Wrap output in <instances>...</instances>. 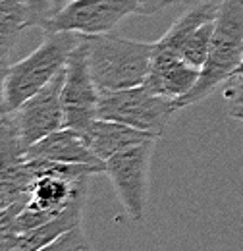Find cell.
<instances>
[{
  "label": "cell",
  "instance_id": "cell-1",
  "mask_svg": "<svg viewBox=\"0 0 243 251\" xmlns=\"http://www.w3.org/2000/svg\"><path fill=\"white\" fill-rule=\"evenodd\" d=\"M243 62V0H220L207 62L197 83L174 100L178 110L197 104L224 85Z\"/></svg>",
  "mask_w": 243,
  "mask_h": 251
},
{
  "label": "cell",
  "instance_id": "cell-2",
  "mask_svg": "<svg viewBox=\"0 0 243 251\" xmlns=\"http://www.w3.org/2000/svg\"><path fill=\"white\" fill-rule=\"evenodd\" d=\"M83 37L91 75L100 93L143 85L151 68L154 43L131 41L110 33Z\"/></svg>",
  "mask_w": 243,
  "mask_h": 251
},
{
  "label": "cell",
  "instance_id": "cell-3",
  "mask_svg": "<svg viewBox=\"0 0 243 251\" xmlns=\"http://www.w3.org/2000/svg\"><path fill=\"white\" fill-rule=\"evenodd\" d=\"M81 35L72 31L45 33L43 43L24 60L8 66L4 81V108L16 110L29 97L39 93L66 66Z\"/></svg>",
  "mask_w": 243,
  "mask_h": 251
},
{
  "label": "cell",
  "instance_id": "cell-4",
  "mask_svg": "<svg viewBox=\"0 0 243 251\" xmlns=\"http://www.w3.org/2000/svg\"><path fill=\"white\" fill-rule=\"evenodd\" d=\"M176 114L178 106L174 100L154 95L145 85L102 91L98 97V118L122 122L158 137L170 127Z\"/></svg>",
  "mask_w": 243,
  "mask_h": 251
},
{
  "label": "cell",
  "instance_id": "cell-5",
  "mask_svg": "<svg viewBox=\"0 0 243 251\" xmlns=\"http://www.w3.org/2000/svg\"><path fill=\"white\" fill-rule=\"evenodd\" d=\"M156 139L133 145L116 153L106 162V176L122 201L125 215L131 222L139 224L145 219L149 199V170Z\"/></svg>",
  "mask_w": 243,
  "mask_h": 251
},
{
  "label": "cell",
  "instance_id": "cell-6",
  "mask_svg": "<svg viewBox=\"0 0 243 251\" xmlns=\"http://www.w3.org/2000/svg\"><path fill=\"white\" fill-rule=\"evenodd\" d=\"M98 97L100 91L95 85L87 60V43L81 35V43L73 49L64 66L62 108L66 127L83 135L93 122L98 120Z\"/></svg>",
  "mask_w": 243,
  "mask_h": 251
},
{
  "label": "cell",
  "instance_id": "cell-7",
  "mask_svg": "<svg viewBox=\"0 0 243 251\" xmlns=\"http://www.w3.org/2000/svg\"><path fill=\"white\" fill-rule=\"evenodd\" d=\"M131 14H139L137 0H72L52 14L41 29L43 33L72 31L77 35H104Z\"/></svg>",
  "mask_w": 243,
  "mask_h": 251
},
{
  "label": "cell",
  "instance_id": "cell-8",
  "mask_svg": "<svg viewBox=\"0 0 243 251\" xmlns=\"http://www.w3.org/2000/svg\"><path fill=\"white\" fill-rule=\"evenodd\" d=\"M62 83H64V68L39 93L29 97L20 108L12 110L20 127V135L25 151L39 139L47 137L49 133L66 127L64 108H62Z\"/></svg>",
  "mask_w": 243,
  "mask_h": 251
},
{
  "label": "cell",
  "instance_id": "cell-9",
  "mask_svg": "<svg viewBox=\"0 0 243 251\" xmlns=\"http://www.w3.org/2000/svg\"><path fill=\"white\" fill-rule=\"evenodd\" d=\"M199 74L201 70L189 66L180 54L160 49L154 43L151 68L143 85L154 95L166 97L170 100H178L197 83Z\"/></svg>",
  "mask_w": 243,
  "mask_h": 251
},
{
  "label": "cell",
  "instance_id": "cell-10",
  "mask_svg": "<svg viewBox=\"0 0 243 251\" xmlns=\"http://www.w3.org/2000/svg\"><path fill=\"white\" fill-rule=\"evenodd\" d=\"M27 160H50V162H104L89 149L85 137L75 129L62 127L39 139L25 151Z\"/></svg>",
  "mask_w": 243,
  "mask_h": 251
},
{
  "label": "cell",
  "instance_id": "cell-11",
  "mask_svg": "<svg viewBox=\"0 0 243 251\" xmlns=\"http://www.w3.org/2000/svg\"><path fill=\"white\" fill-rule=\"evenodd\" d=\"M89 149L100 160H108L114 157L116 153L125 151L133 145L151 141V139H158V135L149 133V131H141L137 127H131L122 122H114V120H95L93 126L83 133Z\"/></svg>",
  "mask_w": 243,
  "mask_h": 251
},
{
  "label": "cell",
  "instance_id": "cell-12",
  "mask_svg": "<svg viewBox=\"0 0 243 251\" xmlns=\"http://www.w3.org/2000/svg\"><path fill=\"white\" fill-rule=\"evenodd\" d=\"M89 180L83 178L77 182H70L58 176H37L31 186V199L29 207L41 209V211H52V213H62L79 193L89 189Z\"/></svg>",
  "mask_w": 243,
  "mask_h": 251
},
{
  "label": "cell",
  "instance_id": "cell-13",
  "mask_svg": "<svg viewBox=\"0 0 243 251\" xmlns=\"http://www.w3.org/2000/svg\"><path fill=\"white\" fill-rule=\"evenodd\" d=\"M85 199H87V191L79 193L58 217L52 220L33 228L25 234H20V242H18V250L16 251H37L45 246H49L50 242H54L56 238H60L62 234H66L68 230L81 226V217H83V207H85Z\"/></svg>",
  "mask_w": 243,
  "mask_h": 251
},
{
  "label": "cell",
  "instance_id": "cell-14",
  "mask_svg": "<svg viewBox=\"0 0 243 251\" xmlns=\"http://www.w3.org/2000/svg\"><path fill=\"white\" fill-rule=\"evenodd\" d=\"M27 27H33L29 8L22 0H0V66L8 68L10 56Z\"/></svg>",
  "mask_w": 243,
  "mask_h": 251
},
{
  "label": "cell",
  "instance_id": "cell-15",
  "mask_svg": "<svg viewBox=\"0 0 243 251\" xmlns=\"http://www.w3.org/2000/svg\"><path fill=\"white\" fill-rule=\"evenodd\" d=\"M214 25H216V20L205 22L193 33H189V37L185 39V43L180 49V56L189 66H193L197 70H201L205 66L207 56H209V49H211V41H213L214 35Z\"/></svg>",
  "mask_w": 243,
  "mask_h": 251
},
{
  "label": "cell",
  "instance_id": "cell-16",
  "mask_svg": "<svg viewBox=\"0 0 243 251\" xmlns=\"http://www.w3.org/2000/svg\"><path fill=\"white\" fill-rule=\"evenodd\" d=\"M224 99L230 106V116L236 120H243V74L232 75L222 89Z\"/></svg>",
  "mask_w": 243,
  "mask_h": 251
},
{
  "label": "cell",
  "instance_id": "cell-17",
  "mask_svg": "<svg viewBox=\"0 0 243 251\" xmlns=\"http://www.w3.org/2000/svg\"><path fill=\"white\" fill-rule=\"evenodd\" d=\"M87 246H89V242L83 234V228L75 226V228L68 230L66 234H62L60 238H56L54 242H50L49 246L37 251H83Z\"/></svg>",
  "mask_w": 243,
  "mask_h": 251
},
{
  "label": "cell",
  "instance_id": "cell-18",
  "mask_svg": "<svg viewBox=\"0 0 243 251\" xmlns=\"http://www.w3.org/2000/svg\"><path fill=\"white\" fill-rule=\"evenodd\" d=\"M31 12L33 27H43V24L52 16V0H22Z\"/></svg>",
  "mask_w": 243,
  "mask_h": 251
},
{
  "label": "cell",
  "instance_id": "cell-19",
  "mask_svg": "<svg viewBox=\"0 0 243 251\" xmlns=\"http://www.w3.org/2000/svg\"><path fill=\"white\" fill-rule=\"evenodd\" d=\"M20 242V232L14 226V220L0 222V251H16Z\"/></svg>",
  "mask_w": 243,
  "mask_h": 251
},
{
  "label": "cell",
  "instance_id": "cell-20",
  "mask_svg": "<svg viewBox=\"0 0 243 251\" xmlns=\"http://www.w3.org/2000/svg\"><path fill=\"white\" fill-rule=\"evenodd\" d=\"M139 2V14L143 16H151L160 10H164L166 6L174 4V0H137Z\"/></svg>",
  "mask_w": 243,
  "mask_h": 251
},
{
  "label": "cell",
  "instance_id": "cell-21",
  "mask_svg": "<svg viewBox=\"0 0 243 251\" xmlns=\"http://www.w3.org/2000/svg\"><path fill=\"white\" fill-rule=\"evenodd\" d=\"M6 72L8 68L0 66V108H4V81H6Z\"/></svg>",
  "mask_w": 243,
  "mask_h": 251
},
{
  "label": "cell",
  "instance_id": "cell-22",
  "mask_svg": "<svg viewBox=\"0 0 243 251\" xmlns=\"http://www.w3.org/2000/svg\"><path fill=\"white\" fill-rule=\"evenodd\" d=\"M72 0H52V14H56L58 10H62L66 4H70Z\"/></svg>",
  "mask_w": 243,
  "mask_h": 251
},
{
  "label": "cell",
  "instance_id": "cell-23",
  "mask_svg": "<svg viewBox=\"0 0 243 251\" xmlns=\"http://www.w3.org/2000/svg\"><path fill=\"white\" fill-rule=\"evenodd\" d=\"M199 2H205V0H174V4H199Z\"/></svg>",
  "mask_w": 243,
  "mask_h": 251
},
{
  "label": "cell",
  "instance_id": "cell-24",
  "mask_svg": "<svg viewBox=\"0 0 243 251\" xmlns=\"http://www.w3.org/2000/svg\"><path fill=\"white\" fill-rule=\"evenodd\" d=\"M236 74H243V62H242V66L238 68V72H236Z\"/></svg>",
  "mask_w": 243,
  "mask_h": 251
},
{
  "label": "cell",
  "instance_id": "cell-25",
  "mask_svg": "<svg viewBox=\"0 0 243 251\" xmlns=\"http://www.w3.org/2000/svg\"><path fill=\"white\" fill-rule=\"evenodd\" d=\"M83 251H93V248H91V246H87V248H85Z\"/></svg>",
  "mask_w": 243,
  "mask_h": 251
},
{
  "label": "cell",
  "instance_id": "cell-26",
  "mask_svg": "<svg viewBox=\"0 0 243 251\" xmlns=\"http://www.w3.org/2000/svg\"><path fill=\"white\" fill-rule=\"evenodd\" d=\"M240 122H242V120H240Z\"/></svg>",
  "mask_w": 243,
  "mask_h": 251
},
{
  "label": "cell",
  "instance_id": "cell-27",
  "mask_svg": "<svg viewBox=\"0 0 243 251\" xmlns=\"http://www.w3.org/2000/svg\"><path fill=\"white\" fill-rule=\"evenodd\" d=\"M242 122H243V120H242Z\"/></svg>",
  "mask_w": 243,
  "mask_h": 251
}]
</instances>
